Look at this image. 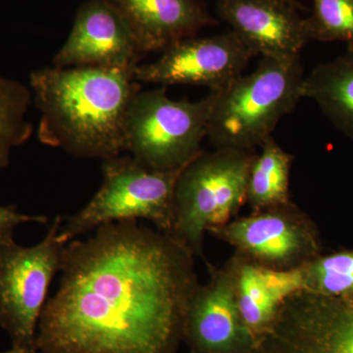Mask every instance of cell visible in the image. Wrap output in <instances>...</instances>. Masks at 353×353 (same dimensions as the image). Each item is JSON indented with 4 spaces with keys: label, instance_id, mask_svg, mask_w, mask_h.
<instances>
[{
    "label": "cell",
    "instance_id": "1",
    "mask_svg": "<svg viewBox=\"0 0 353 353\" xmlns=\"http://www.w3.org/2000/svg\"><path fill=\"white\" fill-rule=\"evenodd\" d=\"M65 245L57 294L37 329L39 353H176L199 284L187 245L137 220Z\"/></svg>",
    "mask_w": 353,
    "mask_h": 353
},
{
    "label": "cell",
    "instance_id": "2",
    "mask_svg": "<svg viewBox=\"0 0 353 353\" xmlns=\"http://www.w3.org/2000/svg\"><path fill=\"white\" fill-rule=\"evenodd\" d=\"M136 69L51 66L30 76L41 112L39 139L72 157L105 160L126 150L130 104L141 90Z\"/></svg>",
    "mask_w": 353,
    "mask_h": 353
},
{
    "label": "cell",
    "instance_id": "3",
    "mask_svg": "<svg viewBox=\"0 0 353 353\" xmlns=\"http://www.w3.org/2000/svg\"><path fill=\"white\" fill-rule=\"evenodd\" d=\"M301 57H262L252 73L218 92L208 139L215 150L254 152L303 97Z\"/></svg>",
    "mask_w": 353,
    "mask_h": 353
},
{
    "label": "cell",
    "instance_id": "4",
    "mask_svg": "<svg viewBox=\"0 0 353 353\" xmlns=\"http://www.w3.org/2000/svg\"><path fill=\"white\" fill-rule=\"evenodd\" d=\"M254 152H202L183 168L176 183V219L172 236L201 257L204 234L238 217L246 204L248 176Z\"/></svg>",
    "mask_w": 353,
    "mask_h": 353
},
{
    "label": "cell",
    "instance_id": "5",
    "mask_svg": "<svg viewBox=\"0 0 353 353\" xmlns=\"http://www.w3.org/2000/svg\"><path fill=\"white\" fill-rule=\"evenodd\" d=\"M185 166L152 171L131 155L102 160L101 188L85 208L61 225L58 238L68 243L102 225L139 219L171 234L176 219V183Z\"/></svg>",
    "mask_w": 353,
    "mask_h": 353
},
{
    "label": "cell",
    "instance_id": "6",
    "mask_svg": "<svg viewBox=\"0 0 353 353\" xmlns=\"http://www.w3.org/2000/svg\"><path fill=\"white\" fill-rule=\"evenodd\" d=\"M219 90L197 101H174L166 88L139 90L128 110L126 152L152 171H170L201 154Z\"/></svg>",
    "mask_w": 353,
    "mask_h": 353
},
{
    "label": "cell",
    "instance_id": "7",
    "mask_svg": "<svg viewBox=\"0 0 353 353\" xmlns=\"http://www.w3.org/2000/svg\"><path fill=\"white\" fill-rule=\"evenodd\" d=\"M61 225L57 216L43 240L31 248L18 245L13 234H0V326L14 347L37 350L39 317L66 245L58 238Z\"/></svg>",
    "mask_w": 353,
    "mask_h": 353
},
{
    "label": "cell",
    "instance_id": "8",
    "mask_svg": "<svg viewBox=\"0 0 353 353\" xmlns=\"http://www.w3.org/2000/svg\"><path fill=\"white\" fill-rule=\"evenodd\" d=\"M208 234L267 268L292 270L317 257L318 234L312 221L294 202L236 217Z\"/></svg>",
    "mask_w": 353,
    "mask_h": 353
},
{
    "label": "cell",
    "instance_id": "9",
    "mask_svg": "<svg viewBox=\"0 0 353 353\" xmlns=\"http://www.w3.org/2000/svg\"><path fill=\"white\" fill-rule=\"evenodd\" d=\"M254 353H353V299L297 292Z\"/></svg>",
    "mask_w": 353,
    "mask_h": 353
},
{
    "label": "cell",
    "instance_id": "10",
    "mask_svg": "<svg viewBox=\"0 0 353 353\" xmlns=\"http://www.w3.org/2000/svg\"><path fill=\"white\" fill-rule=\"evenodd\" d=\"M254 53L234 32L182 39L162 51L150 64L134 72L139 83L160 87L194 85L219 90L243 75Z\"/></svg>",
    "mask_w": 353,
    "mask_h": 353
},
{
    "label": "cell",
    "instance_id": "11",
    "mask_svg": "<svg viewBox=\"0 0 353 353\" xmlns=\"http://www.w3.org/2000/svg\"><path fill=\"white\" fill-rule=\"evenodd\" d=\"M145 57L131 26L110 0H88L77 10L53 66L137 69Z\"/></svg>",
    "mask_w": 353,
    "mask_h": 353
},
{
    "label": "cell",
    "instance_id": "12",
    "mask_svg": "<svg viewBox=\"0 0 353 353\" xmlns=\"http://www.w3.org/2000/svg\"><path fill=\"white\" fill-rule=\"evenodd\" d=\"M210 278L190 297L183 341L190 353H254L256 341L246 328L226 265L209 264Z\"/></svg>",
    "mask_w": 353,
    "mask_h": 353
},
{
    "label": "cell",
    "instance_id": "13",
    "mask_svg": "<svg viewBox=\"0 0 353 353\" xmlns=\"http://www.w3.org/2000/svg\"><path fill=\"white\" fill-rule=\"evenodd\" d=\"M301 9L283 0H219L217 13L255 57H296L311 41Z\"/></svg>",
    "mask_w": 353,
    "mask_h": 353
},
{
    "label": "cell",
    "instance_id": "14",
    "mask_svg": "<svg viewBox=\"0 0 353 353\" xmlns=\"http://www.w3.org/2000/svg\"><path fill=\"white\" fill-rule=\"evenodd\" d=\"M231 273L241 318L255 341L270 331L289 297L303 292L301 267L267 268L238 252L225 263Z\"/></svg>",
    "mask_w": 353,
    "mask_h": 353
},
{
    "label": "cell",
    "instance_id": "15",
    "mask_svg": "<svg viewBox=\"0 0 353 353\" xmlns=\"http://www.w3.org/2000/svg\"><path fill=\"white\" fill-rule=\"evenodd\" d=\"M125 16L145 53L163 51L202 28L217 25L199 0H110Z\"/></svg>",
    "mask_w": 353,
    "mask_h": 353
},
{
    "label": "cell",
    "instance_id": "16",
    "mask_svg": "<svg viewBox=\"0 0 353 353\" xmlns=\"http://www.w3.org/2000/svg\"><path fill=\"white\" fill-rule=\"evenodd\" d=\"M303 97L312 99L339 131L353 141V50L317 65L304 77Z\"/></svg>",
    "mask_w": 353,
    "mask_h": 353
},
{
    "label": "cell",
    "instance_id": "17",
    "mask_svg": "<svg viewBox=\"0 0 353 353\" xmlns=\"http://www.w3.org/2000/svg\"><path fill=\"white\" fill-rule=\"evenodd\" d=\"M292 157L273 136L260 146L255 155L246 190V204L252 212L277 208L292 202L290 192Z\"/></svg>",
    "mask_w": 353,
    "mask_h": 353
},
{
    "label": "cell",
    "instance_id": "18",
    "mask_svg": "<svg viewBox=\"0 0 353 353\" xmlns=\"http://www.w3.org/2000/svg\"><path fill=\"white\" fill-rule=\"evenodd\" d=\"M32 101L29 88L0 75V171L10 163L13 148L31 138L34 128L27 114Z\"/></svg>",
    "mask_w": 353,
    "mask_h": 353
},
{
    "label": "cell",
    "instance_id": "19",
    "mask_svg": "<svg viewBox=\"0 0 353 353\" xmlns=\"http://www.w3.org/2000/svg\"><path fill=\"white\" fill-rule=\"evenodd\" d=\"M303 292L353 299V252L318 255L301 267Z\"/></svg>",
    "mask_w": 353,
    "mask_h": 353
},
{
    "label": "cell",
    "instance_id": "20",
    "mask_svg": "<svg viewBox=\"0 0 353 353\" xmlns=\"http://www.w3.org/2000/svg\"><path fill=\"white\" fill-rule=\"evenodd\" d=\"M306 19L311 41H343L353 50V0H313Z\"/></svg>",
    "mask_w": 353,
    "mask_h": 353
},
{
    "label": "cell",
    "instance_id": "21",
    "mask_svg": "<svg viewBox=\"0 0 353 353\" xmlns=\"http://www.w3.org/2000/svg\"><path fill=\"white\" fill-rule=\"evenodd\" d=\"M48 217L44 216H32L18 212L14 206L0 205V234H14V230L18 225L24 223H46Z\"/></svg>",
    "mask_w": 353,
    "mask_h": 353
},
{
    "label": "cell",
    "instance_id": "22",
    "mask_svg": "<svg viewBox=\"0 0 353 353\" xmlns=\"http://www.w3.org/2000/svg\"><path fill=\"white\" fill-rule=\"evenodd\" d=\"M0 353H39L37 350H28V348L23 347H14L11 348L8 352H0Z\"/></svg>",
    "mask_w": 353,
    "mask_h": 353
},
{
    "label": "cell",
    "instance_id": "23",
    "mask_svg": "<svg viewBox=\"0 0 353 353\" xmlns=\"http://www.w3.org/2000/svg\"><path fill=\"white\" fill-rule=\"evenodd\" d=\"M283 1L288 2V3L292 4V6L297 7V8L301 9V10L305 11V7L301 4V2L299 0H283Z\"/></svg>",
    "mask_w": 353,
    "mask_h": 353
}]
</instances>
